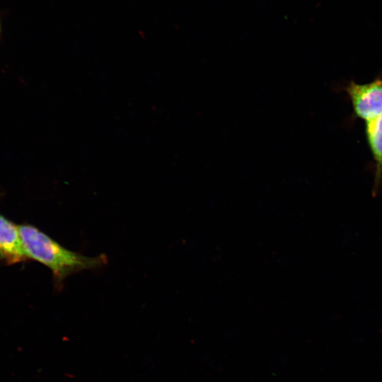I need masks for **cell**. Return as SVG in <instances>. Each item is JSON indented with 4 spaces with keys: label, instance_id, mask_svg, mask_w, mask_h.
I'll list each match as a JSON object with an SVG mask.
<instances>
[{
    "label": "cell",
    "instance_id": "obj_1",
    "mask_svg": "<svg viewBox=\"0 0 382 382\" xmlns=\"http://www.w3.org/2000/svg\"><path fill=\"white\" fill-rule=\"evenodd\" d=\"M18 229L26 257L48 267L58 288L71 274L97 268L107 262L105 255L88 257L68 250L32 225H20Z\"/></svg>",
    "mask_w": 382,
    "mask_h": 382
},
{
    "label": "cell",
    "instance_id": "obj_2",
    "mask_svg": "<svg viewBox=\"0 0 382 382\" xmlns=\"http://www.w3.org/2000/svg\"><path fill=\"white\" fill-rule=\"evenodd\" d=\"M357 115L366 122L382 115V81L351 83L347 88Z\"/></svg>",
    "mask_w": 382,
    "mask_h": 382
},
{
    "label": "cell",
    "instance_id": "obj_3",
    "mask_svg": "<svg viewBox=\"0 0 382 382\" xmlns=\"http://www.w3.org/2000/svg\"><path fill=\"white\" fill-rule=\"evenodd\" d=\"M0 257L9 264L26 260L18 226L0 215Z\"/></svg>",
    "mask_w": 382,
    "mask_h": 382
},
{
    "label": "cell",
    "instance_id": "obj_4",
    "mask_svg": "<svg viewBox=\"0 0 382 382\" xmlns=\"http://www.w3.org/2000/svg\"><path fill=\"white\" fill-rule=\"evenodd\" d=\"M366 132L374 158L382 166V115L366 122Z\"/></svg>",
    "mask_w": 382,
    "mask_h": 382
}]
</instances>
